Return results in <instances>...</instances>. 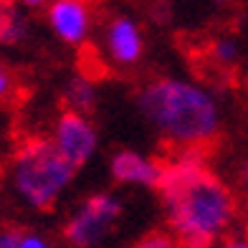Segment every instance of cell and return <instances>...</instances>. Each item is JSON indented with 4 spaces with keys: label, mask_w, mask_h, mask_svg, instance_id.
Returning a JSON list of instances; mask_svg holds the SVG:
<instances>
[{
    "label": "cell",
    "mask_w": 248,
    "mask_h": 248,
    "mask_svg": "<svg viewBox=\"0 0 248 248\" xmlns=\"http://www.w3.org/2000/svg\"><path fill=\"white\" fill-rule=\"evenodd\" d=\"M155 193L162 202L167 231L185 248H213L238 218V193L210 170L198 150L177 152L162 162Z\"/></svg>",
    "instance_id": "cell-1"
},
{
    "label": "cell",
    "mask_w": 248,
    "mask_h": 248,
    "mask_svg": "<svg viewBox=\"0 0 248 248\" xmlns=\"http://www.w3.org/2000/svg\"><path fill=\"white\" fill-rule=\"evenodd\" d=\"M142 119L177 152H202L220 137L223 111L216 94L183 76H157L134 94Z\"/></svg>",
    "instance_id": "cell-2"
},
{
    "label": "cell",
    "mask_w": 248,
    "mask_h": 248,
    "mask_svg": "<svg viewBox=\"0 0 248 248\" xmlns=\"http://www.w3.org/2000/svg\"><path fill=\"white\" fill-rule=\"evenodd\" d=\"M78 170L59 152L53 140H28L10 162V187L31 210H51Z\"/></svg>",
    "instance_id": "cell-3"
},
{
    "label": "cell",
    "mask_w": 248,
    "mask_h": 248,
    "mask_svg": "<svg viewBox=\"0 0 248 248\" xmlns=\"http://www.w3.org/2000/svg\"><path fill=\"white\" fill-rule=\"evenodd\" d=\"M124 202L114 193H94L78 205L63 225V238L71 248H96L114 231Z\"/></svg>",
    "instance_id": "cell-4"
},
{
    "label": "cell",
    "mask_w": 248,
    "mask_h": 248,
    "mask_svg": "<svg viewBox=\"0 0 248 248\" xmlns=\"http://www.w3.org/2000/svg\"><path fill=\"white\" fill-rule=\"evenodd\" d=\"M51 140L76 170H81L84 165L92 162L99 150V132L94 127V122L84 111H76V109H66L56 119Z\"/></svg>",
    "instance_id": "cell-5"
},
{
    "label": "cell",
    "mask_w": 248,
    "mask_h": 248,
    "mask_svg": "<svg viewBox=\"0 0 248 248\" xmlns=\"http://www.w3.org/2000/svg\"><path fill=\"white\" fill-rule=\"evenodd\" d=\"M48 26L66 46H84L92 36V8L89 0H48Z\"/></svg>",
    "instance_id": "cell-6"
},
{
    "label": "cell",
    "mask_w": 248,
    "mask_h": 248,
    "mask_svg": "<svg viewBox=\"0 0 248 248\" xmlns=\"http://www.w3.org/2000/svg\"><path fill=\"white\" fill-rule=\"evenodd\" d=\"M104 51L117 66H137L144 56L142 28L129 16H114L104 28Z\"/></svg>",
    "instance_id": "cell-7"
},
{
    "label": "cell",
    "mask_w": 248,
    "mask_h": 248,
    "mask_svg": "<svg viewBox=\"0 0 248 248\" xmlns=\"http://www.w3.org/2000/svg\"><path fill=\"white\" fill-rule=\"evenodd\" d=\"M109 172L111 180L119 185L155 190L162 175V162H157L155 157H147L137 150H119L109 160Z\"/></svg>",
    "instance_id": "cell-8"
},
{
    "label": "cell",
    "mask_w": 248,
    "mask_h": 248,
    "mask_svg": "<svg viewBox=\"0 0 248 248\" xmlns=\"http://www.w3.org/2000/svg\"><path fill=\"white\" fill-rule=\"evenodd\" d=\"M26 18L20 16V10L8 0H0V43L16 46L26 38Z\"/></svg>",
    "instance_id": "cell-9"
},
{
    "label": "cell",
    "mask_w": 248,
    "mask_h": 248,
    "mask_svg": "<svg viewBox=\"0 0 248 248\" xmlns=\"http://www.w3.org/2000/svg\"><path fill=\"white\" fill-rule=\"evenodd\" d=\"M66 101H69V109L76 111H92L96 107V86L86 74L74 76L69 84H66Z\"/></svg>",
    "instance_id": "cell-10"
},
{
    "label": "cell",
    "mask_w": 248,
    "mask_h": 248,
    "mask_svg": "<svg viewBox=\"0 0 248 248\" xmlns=\"http://www.w3.org/2000/svg\"><path fill=\"white\" fill-rule=\"evenodd\" d=\"M210 53H213V61H216L218 66L231 69V66H235L238 59H241V46H238L235 38H218V41H213Z\"/></svg>",
    "instance_id": "cell-11"
},
{
    "label": "cell",
    "mask_w": 248,
    "mask_h": 248,
    "mask_svg": "<svg viewBox=\"0 0 248 248\" xmlns=\"http://www.w3.org/2000/svg\"><path fill=\"white\" fill-rule=\"evenodd\" d=\"M132 248H185L175 238L172 231H152V233H144L140 241H134Z\"/></svg>",
    "instance_id": "cell-12"
},
{
    "label": "cell",
    "mask_w": 248,
    "mask_h": 248,
    "mask_svg": "<svg viewBox=\"0 0 248 248\" xmlns=\"http://www.w3.org/2000/svg\"><path fill=\"white\" fill-rule=\"evenodd\" d=\"M235 185H238V200L248 208V157L238 165V172H235Z\"/></svg>",
    "instance_id": "cell-13"
},
{
    "label": "cell",
    "mask_w": 248,
    "mask_h": 248,
    "mask_svg": "<svg viewBox=\"0 0 248 248\" xmlns=\"http://www.w3.org/2000/svg\"><path fill=\"white\" fill-rule=\"evenodd\" d=\"M20 238H23V231L18 228H3L0 231V248H18Z\"/></svg>",
    "instance_id": "cell-14"
},
{
    "label": "cell",
    "mask_w": 248,
    "mask_h": 248,
    "mask_svg": "<svg viewBox=\"0 0 248 248\" xmlns=\"http://www.w3.org/2000/svg\"><path fill=\"white\" fill-rule=\"evenodd\" d=\"M18 248H53V243L48 238H43V235H38V233H23Z\"/></svg>",
    "instance_id": "cell-15"
},
{
    "label": "cell",
    "mask_w": 248,
    "mask_h": 248,
    "mask_svg": "<svg viewBox=\"0 0 248 248\" xmlns=\"http://www.w3.org/2000/svg\"><path fill=\"white\" fill-rule=\"evenodd\" d=\"M10 89H13V78L5 71V66L0 63V99H5L10 94Z\"/></svg>",
    "instance_id": "cell-16"
},
{
    "label": "cell",
    "mask_w": 248,
    "mask_h": 248,
    "mask_svg": "<svg viewBox=\"0 0 248 248\" xmlns=\"http://www.w3.org/2000/svg\"><path fill=\"white\" fill-rule=\"evenodd\" d=\"M216 248H248V238H241V235H235V238H220L216 243Z\"/></svg>",
    "instance_id": "cell-17"
},
{
    "label": "cell",
    "mask_w": 248,
    "mask_h": 248,
    "mask_svg": "<svg viewBox=\"0 0 248 248\" xmlns=\"http://www.w3.org/2000/svg\"><path fill=\"white\" fill-rule=\"evenodd\" d=\"M18 3L26 8H43V5H48V0H18Z\"/></svg>",
    "instance_id": "cell-18"
}]
</instances>
